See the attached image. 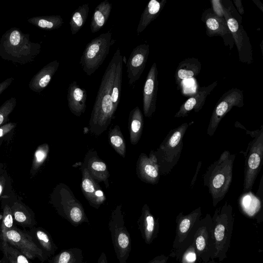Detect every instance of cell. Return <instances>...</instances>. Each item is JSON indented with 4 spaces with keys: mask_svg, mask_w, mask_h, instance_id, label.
Returning <instances> with one entry per match:
<instances>
[{
    "mask_svg": "<svg viewBox=\"0 0 263 263\" xmlns=\"http://www.w3.org/2000/svg\"><path fill=\"white\" fill-rule=\"evenodd\" d=\"M120 50L118 49L112 56L102 78L89 121L90 133L101 135L110 125L116 111L112 102V88Z\"/></svg>",
    "mask_w": 263,
    "mask_h": 263,
    "instance_id": "obj_1",
    "label": "cell"
},
{
    "mask_svg": "<svg viewBox=\"0 0 263 263\" xmlns=\"http://www.w3.org/2000/svg\"><path fill=\"white\" fill-rule=\"evenodd\" d=\"M236 154L224 151L219 158L208 167L203 175V185L208 187L215 207L228 193L232 180V172Z\"/></svg>",
    "mask_w": 263,
    "mask_h": 263,
    "instance_id": "obj_2",
    "label": "cell"
},
{
    "mask_svg": "<svg viewBox=\"0 0 263 263\" xmlns=\"http://www.w3.org/2000/svg\"><path fill=\"white\" fill-rule=\"evenodd\" d=\"M189 126L187 123H184L171 129L154 151L160 175H168L177 164L181 155L183 138Z\"/></svg>",
    "mask_w": 263,
    "mask_h": 263,
    "instance_id": "obj_3",
    "label": "cell"
},
{
    "mask_svg": "<svg viewBox=\"0 0 263 263\" xmlns=\"http://www.w3.org/2000/svg\"><path fill=\"white\" fill-rule=\"evenodd\" d=\"M51 203L58 214L74 227L89 222L82 204L67 185L61 183L56 186Z\"/></svg>",
    "mask_w": 263,
    "mask_h": 263,
    "instance_id": "obj_4",
    "label": "cell"
},
{
    "mask_svg": "<svg viewBox=\"0 0 263 263\" xmlns=\"http://www.w3.org/2000/svg\"><path fill=\"white\" fill-rule=\"evenodd\" d=\"M216 252L214 259L222 262L227 258V252L231 245L234 217L233 208L227 201L217 208L212 217Z\"/></svg>",
    "mask_w": 263,
    "mask_h": 263,
    "instance_id": "obj_5",
    "label": "cell"
},
{
    "mask_svg": "<svg viewBox=\"0 0 263 263\" xmlns=\"http://www.w3.org/2000/svg\"><path fill=\"white\" fill-rule=\"evenodd\" d=\"M223 17L232 34L240 62L250 64L253 62L252 47L249 37L242 25V18L231 1H220Z\"/></svg>",
    "mask_w": 263,
    "mask_h": 263,
    "instance_id": "obj_6",
    "label": "cell"
},
{
    "mask_svg": "<svg viewBox=\"0 0 263 263\" xmlns=\"http://www.w3.org/2000/svg\"><path fill=\"white\" fill-rule=\"evenodd\" d=\"M247 134L253 138L249 143L245 155L243 191L252 190L255 181L261 170L263 161V125Z\"/></svg>",
    "mask_w": 263,
    "mask_h": 263,
    "instance_id": "obj_7",
    "label": "cell"
},
{
    "mask_svg": "<svg viewBox=\"0 0 263 263\" xmlns=\"http://www.w3.org/2000/svg\"><path fill=\"white\" fill-rule=\"evenodd\" d=\"M111 30L100 34L86 45L80 58V64L86 74L90 76L101 66L115 43Z\"/></svg>",
    "mask_w": 263,
    "mask_h": 263,
    "instance_id": "obj_8",
    "label": "cell"
},
{
    "mask_svg": "<svg viewBox=\"0 0 263 263\" xmlns=\"http://www.w3.org/2000/svg\"><path fill=\"white\" fill-rule=\"evenodd\" d=\"M115 252L119 263H126L132 250L130 234L124 219L121 204L118 205L112 211L108 222Z\"/></svg>",
    "mask_w": 263,
    "mask_h": 263,
    "instance_id": "obj_9",
    "label": "cell"
},
{
    "mask_svg": "<svg viewBox=\"0 0 263 263\" xmlns=\"http://www.w3.org/2000/svg\"><path fill=\"white\" fill-rule=\"evenodd\" d=\"M202 215L201 208L198 207L190 213L180 212L176 217V232L172 248L168 255L176 258L194 240L198 221Z\"/></svg>",
    "mask_w": 263,
    "mask_h": 263,
    "instance_id": "obj_10",
    "label": "cell"
},
{
    "mask_svg": "<svg viewBox=\"0 0 263 263\" xmlns=\"http://www.w3.org/2000/svg\"><path fill=\"white\" fill-rule=\"evenodd\" d=\"M194 241L199 263L214 259L215 242L213 223L210 214L198 221Z\"/></svg>",
    "mask_w": 263,
    "mask_h": 263,
    "instance_id": "obj_11",
    "label": "cell"
},
{
    "mask_svg": "<svg viewBox=\"0 0 263 263\" xmlns=\"http://www.w3.org/2000/svg\"><path fill=\"white\" fill-rule=\"evenodd\" d=\"M0 240L7 242L28 259L37 258L43 262L48 258L31 235L16 227L7 231Z\"/></svg>",
    "mask_w": 263,
    "mask_h": 263,
    "instance_id": "obj_12",
    "label": "cell"
},
{
    "mask_svg": "<svg viewBox=\"0 0 263 263\" xmlns=\"http://www.w3.org/2000/svg\"><path fill=\"white\" fill-rule=\"evenodd\" d=\"M243 105L242 90L233 88L224 93L213 109L207 129L208 135H214L222 118L233 107H242Z\"/></svg>",
    "mask_w": 263,
    "mask_h": 263,
    "instance_id": "obj_13",
    "label": "cell"
},
{
    "mask_svg": "<svg viewBox=\"0 0 263 263\" xmlns=\"http://www.w3.org/2000/svg\"><path fill=\"white\" fill-rule=\"evenodd\" d=\"M201 20L205 24V33L208 36H220L226 46H229L230 50L233 48L234 40L224 17L217 15L209 8L202 13Z\"/></svg>",
    "mask_w": 263,
    "mask_h": 263,
    "instance_id": "obj_14",
    "label": "cell"
},
{
    "mask_svg": "<svg viewBox=\"0 0 263 263\" xmlns=\"http://www.w3.org/2000/svg\"><path fill=\"white\" fill-rule=\"evenodd\" d=\"M149 46L144 44L134 48L127 61V73L128 84L133 86L142 75L148 59Z\"/></svg>",
    "mask_w": 263,
    "mask_h": 263,
    "instance_id": "obj_15",
    "label": "cell"
},
{
    "mask_svg": "<svg viewBox=\"0 0 263 263\" xmlns=\"http://www.w3.org/2000/svg\"><path fill=\"white\" fill-rule=\"evenodd\" d=\"M158 88V69L154 62L147 73L143 89V110L146 117H151L156 111Z\"/></svg>",
    "mask_w": 263,
    "mask_h": 263,
    "instance_id": "obj_16",
    "label": "cell"
},
{
    "mask_svg": "<svg viewBox=\"0 0 263 263\" xmlns=\"http://www.w3.org/2000/svg\"><path fill=\"white\" fill-rule=\"evenodd\" d=\"M136 174L145 183L151 184L158 183L160 173L154 151L152 150L148 156L145 153L140 155L136 164Z\"/></svg>",
    "mask_w": 263,
    "mask_h": 263,
    "instance_id": "obj_17",
    "label": "cell"
},
{
    "mask_svg": "<svg viewBox=\"0 0 263 263\" xmlns=\"http://www.w3.org/2000/svg\"><path fill=\"white\" fill-rule=\"evenodd\" d=\"M81 190L89 204L98 209L106 200V197L101 186L89 174L87 169L82 165Z\"/></svg>",
    "mask_w": 263,
    "mask_h": 263,
    "instance_id": "obj_18",
    "label": "cell"
},
{
    "mask_svg": "<svg viewBox=\"0 0 263 263\" xmlns=\"http://www.w3.org/2000/svg\"><path fill=\"white\" fill-rule=\"evenodd\" d=\"M137 223L144 242L147 245L152 244L157 237L159 232V219L153 215L146 203L142 208Z\"/></svg>",
    "mask_w": 263,
    "mask_h": 263,
    "instance_id": "obj_19",
    "label": "cell"
},
{
    "mask_svg": "<svg viewBox=\"0 0 263 263\" xmlns=\"http://www.w3.org/2000/svg\"><path fill=\"white\" fill-rule=\"evenodd\" d=\"M82 165L97 182H102L106 188L109 187L110 174L106 164L99 157L96 151L90 150L86 153Z\"/></svg>",
    "mask_w": 263,
    "mask_h": 263,
    "instance_id": "obj_20",
    "label": "cell"
},
{
    "mask_svg": "<svg viewBox=\"0 0 263 263\" xmlns=\"http://www.w3.org/2000/svg\"><path fill=\"white\" fill-rule=\"evenodd\" d=\"M217 84L218 81H216L207 86L200 87L194 96L189 98L180 106L174 117H185L193 110L195 112H198L205 104L208 96L210 94Z\"/></svg>",
    "mask_w": 263,
    "mask_h": 263,
    "instance_id": "obj_21",
    "label": "cell"
},
{
    "mask_svg": "<svg viewBox=\"0 0 263 263\" xmlns=\"http://www.w3.org/2000/svg\"><path fill=\"white\" fill-rule=\"evenodd\" d=\"M68 106L71 113L80 117L86 108L87 92L76 81L70 84L67 91Z\"/></svg>",
    "mask_w": 263,
    "mask_h": 263,
    "instance_id": "obj_22",
    "label": "cell"
},
{
    "mask_svg": "<svg viewBox=\"0 0 263 263\" xmlns=\"http://www.w3.org/2000/svg\"><path fill=\"white\" fill-rule=\"evenodd\" d=\"M14 221L24 227L32 228L36 224L34 215L31 209L15 195L8 198Z\"/></svg>",
    "mask_w": 263,
    "mask_h": 263,
    "instance_id": "obj_23",
    "label": "cell"
},
{
    "mask_svg": "<svg viewBox=\"0 0 263 263\" xmlns=\"http://www.w3.org/2000/svg\"><path fill=\"white\" fill-rule=\"evenodd\" d=\"M201 70V64L198 59L188 58L180 62L176 68L175 78L178 86L183 81L197 76Z\"/></svg>",
    "mask_w": 263,
    "mask_h": 263,
    "instance_id": "obj_24",
    "label": "cell"
},
{
    "mask_svg": "<svg viewBox=\"0 0 263 263\" xmlns=\"http://www.w3.org/2000/svg\"><path fill=\"white\" fill-rule=\"evenodd\" d=\"M166 3V0L159 2L151 0L143 11L137 27V33L140 34L159 15Z\"/></svg>",
    "mask_w": 263,
    "mask_h": 263,
    "instance_id": "obj_25",
    "label": "cell"
},
{
    "mask_svg": "<svg viewBox=\"0 0 263 263\" xmlns=\"http://www.w3.org/2000/svg\"><path fill=\"white\" fill-rule=\"evenodd\" d=\"M143 123L142 113L137 106L130 111L128 119L129 139L133 145L137 144L140 139L143 131Z\"/></svg>",
    "mask_w": 263,
    "mask_h": 263,
    "instance_id": "obj_26",
    "label": "cell"
},
{
    "mask_svg": "<svg viewBox=\"0 0 263 263\" xmlns=\"http://www.w3.org/2000/svg\"><path fill=\"white\" fill-rule=\"evenodd\" d=\"M111 9L112 5L107 0L102 2L96 7L91 17L90 26L92 33L98 32L106 24Z\"/></svg>",
    "mask_w": 263,
    "mask_h": 263,
    "instance_id": "obj_27",
    "label": "cell"
},
{
    "mask_svg": "<svg viewBox=\"0 0 263 263\" xmlns=\"http://www.w3.org/2000/svg\"><path fill=\"white\" fill-rule=\"evenodd\" d=\"M50 263H86L82 251L78 248L61 250L54 255Z\"/></svg>",
    "mask_w": 263,
    "mask_h": 263,
    "instance_id": "obj_28",
    "label": "cell"
},
{
    "mask_svg": "<svg viewBox=\"0 0 263 263\" xmlns=\"http://www.w3.org/2000/svg\"><path fill=\"white\" fill-rule=\"evenodd\" d=\"M34 237L41 249L44 251L48 257L54 255L57 247L54 243L50 234L41 228L35 229Z\"/></svg>",
    "mask_w": 263,
    "mask_h": 263,
    "instance_id": "obj_29",
    "label": "cell"
},
{
    "mask_svg": "<svg viewBox=\"0 0 263 263\" xmlns=\"http://www.w3.org/2000/svg\"><path fill=\"white\" fill-rule=\"evenodd\" d=\"M89 10L88 4H83L79 6L72 14L69 25L72 35L78 33L84 26L88 16Z\"/></svg>",
    "mask_w": 263,
    "mask_h": 263,
    "instance_id": "obj_30",
    "label": "cell"
},
{
    "mask_svg": "<svg viewBox=\"0 0 263 263\" xmlns=\"http://www.w3.org/2000/svg\"><path fill=\"white\" fill-rule=\"evenodd\" d=\"M1 242L3 258L6 263H31L26 256L7 242L2 241Z\"/></svg>",
    "mask_w": 263,
    "mask_h": 263,
    "instance_id": "obj_31",
    "label": "cell"
},
{
    "mask_svg": "<svg viewBox=\"0 0 263 263\" xmlns=\"http://www.w3.org/2000/svg\"><path fill=\"white\" fill-rule=\"evenodd\" d=\"M123 62V57L121 54L119 58L116 67L111 93L112 102L114 109L116 111L117 109L120 100L122 79Z\"/></svg>",
    "mask_w": 263,
    "mask_h": 263,
    "instance_id": "obj_32",
    "label": "cell"
},
{
    "mask_svg": "<svg viewBox=\"0 0 263 263\" xmlns=\"http://www.w3.org/2000/svg\"><path fill=\"white\" fill-rule=\"evenodd\" d=\"M108 140L114 150L120 156L124 158L126 154V143L118 125H115L108 132Z\"/></svg>",
    "mask_w": 263,
    "mask_h": 263,
    "instance_id": "obj_33",
    "label": "cell"
},
{
    "mask_svg": "<svg viewBox=\"0 0 263 263\" xmlns=\"http://www.w3.org/2000/svg\"><path fill=\"white\" fill-rule=\"evenodd\" d=\"M3 215L0 224V239L5 233L14 227V219L8 198L2 199Z\"/></svg>",
    "mask_w": 263,
    "mask_h": 263,
    "instance_id": "obj_34",
    "label": "cell"
},
{
    "mask_svg": "<svg viewBox=\"0 0 263 263\" xmlns=\"http://www.w3.org/2000/svg\"><path fill=\"white\" fill-rule=\"evenodd\" d=\"M12 180L4 165L0 163V199L13 195Z\"/></svg>",
    "mask_w": 263,
    "mask_h": 263,
    "instance_id": "obj_35",
    "label": "cell"
},
{
    "mask_svg": "<svg viewBox=\"0 0 263 263\" xmlns=\"http://www.w3.org/2000/svg\"><path fill=\"white\" fill-rule=\"evenodd\" d=\"M49 150V145L46 143L43 144L37 148L33 156L30 172L31 175H34L45 161Z\"/></svg>",
    "mask_w": 263,
    "mask_h": 263,
    "instance_id": "obj_36",
    "label": "cell"
},
{
    "mask_svg": "<svg viewBox=\"0 0 263 263\" xmlns=\"http://www.w3.org/2000/svg\"><path fill=\"white\" fill-rule=\"evenodd\" d=\"M175 258L176 263H199L194 240Z\"/></svg>",
    "mask_w": 263,
    "mask_h": 263,
    "instance_id": "obj_37",
    "label": "cell"
},
{
    "mask_svg": "<svg viewBox=\"0 0 263 263\" xmlns=\"http://www.w3.org/2000/svg\"><path fill=\"white\" fill-rule=\"evenodd\" d=\"M15 127L16 124L13 123L5 124L0 127V146L8 136L12 135Z\"/></svg>",
    "mask_w": 263,
    "mask_h": 263,
    "instance_id": "obj_38",
    "label": "cell"
},
{
    "mask_svg": "<svg viewBox=\"0 0 263 263\" xmlns=\"http://www.w3.org/2000/svg\"><path fill=\"white\" fill-rule=\"evenodd\" d=\"M213 10L218 16L223 17V10L220 0H212Z\"/></svg>",
    "mask_w": 263,
    "mask_h": 263,
    "instance_id": "obj_39",
    "label": "cell"
},
{
    "mask_svg": "<svg viewBox=\"0 0 263 263\" xmlns=\"http://www.w3.org/2000/svg\"><path fill=\"white\" fill-rule=\"evenodd\" d=\"M168 258V255L160 254L150 260L147 263H167Z\"/></svg>",
    "mask_w": 263,
    "mask_h": 263,
    "instance_id": "obj_40",
    "label": "cell"
},
{
    "mask_svg": "<svg viewBox=\"0 0 263 263\" xmlns=\"http://www.w3.org/2000/svg\"><path fill=\"white\" fill-rule=\"evenodd\" d=\"M21 36L19 32L14 30L10 36V42L13 45H17L20 42Z\"/></svg>",
    "mask_w": 263,
    "mask_h": 263,
    "instance_id": "obj_41",
    "label": "cell"
},
{
    "mask_svg": "<svg viewBox=\"0 0 263 263\" xmlns=\"http://www.w3.org/2000/svg\"><path fill=\"white\" fill-rule=\"evenodd\" d=\"M234 4L236 6V10L240 15L244 14V8L241 0H234Z\"/></svg>",
    "mask_w": 263,
    "mask_h": 263,
    "instance_id": "obj_42",
    "label": "cell"
},
{
    "mask_svg": "<svg viewBox=\"0 0 263 263\" xmlns=\"http://www.w3.org/2000/svg\"><path fill=\"white\" fill-rule=\"evenodd\" d=\"M97 263H108L106 255L104 252H102L98 259Z\"/></svg>",
    "mask_w": 263,
    "mask_h": 263,
    "instance_id": "obj_43",
    "label": "cell"
},
{
    "mask_svg": "<svg viewBox=\"0 0 263 263\" xmlns=\"http://www.w3.org/2000/svg\"><path fill=\"white\" fill-rule=\"evenodd\" d=\"M201 162L200 161L199 162L198 164V166L197 167L196 172L195 173V175L194 177V178H193L192 181L191 182V185H190L191 187L194 185L195 181V180H196V178L197 173L198 174V172H199V171L200 170V168L201 167L200 166H201Z\"/></svg>",
    "mask_w": 263,
    "mask_h": 263,
    "instance_id": "obj_44",
    "label": "cell"
},
{
    "mask_svg": "<svg viewBox=\"0 0 263 263\" xmlns=\"http://www.w3.org/2000/svg\"><path fill=\"white\" fill-rule=\"evenodd\" d=\"M252 1L256 4L261 11L263 12L262 4L258 0H252Z\"/></svg>",
    "mask_w": 263,
    "mask_h": 263,
    "instance_id": "obj_45",
    "label": "cell"
},
{
    "mask_svg": "<svg viewBox=\"0 0 263 263\" xmlns=\"http://www.w3.org/2000/svg\"><path fill=\"white\" fill-rule=\"evenodd\" d=\"M200 263H221V262H217L214 259H210V260L206 262H201Z\"/></svg>",
    "mask_w": 263,
    "mask_h": 263,
    "instance_id": "obj_46",
    "label": "cell"
},
{
    "mask_svg": "<svg viewBox=\"0 0 263 263\" xmlns=\"http://www.w3.org/2000/svg\"><path fill=\"white\" fill-rule=\"evenodd\" d=\"M0 263H6V262L3 259V258H2V259H0Z\"/></svg>",
    "mask_w": 263,
    "mask_h": 263,
    "instance_id": "obj_47",
    "label": "cell"
}]
</instances>
